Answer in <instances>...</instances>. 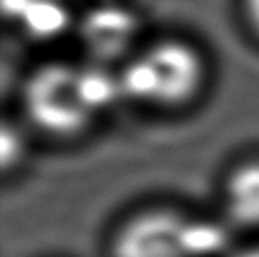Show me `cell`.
I'll return each mask as SVG.
<instances>
[{
    "label": "cell",
    "instance_id": "obj_1",
    "mask_svg": "<svg viewBox=\"0 0 259 257\" xmlns=\"http://www.w3.org/2000/svg\"><path fill=\"white\" fill-rule=\"evenodd\" d=\"M99 74L72 63L51 61L23 79L21 112L30 127L51 140H76L87 135L104 110Z\"/></svg>",
    "mask_w": 259,
    "mask_h": 257
},
{
    "label": "cell",
    "instance_id": "obj_2",
    "mask_svg": "<svg viewBox=\"0 0 259 257\" xmlns=\"http://www.w3.org/2000/svg\"><path fill=\"white\" fill-rule=\"evenodd\" d=\"M210 68L199 46L184 38H159L125 59L117 74L123 99L155 112L193 106L208 85Z\"/></svg>",
    "mask_w": 259,
    "mask_h": 257
},
{
    "label": "cell",
    "instance_id": "obj_3",
    "mask_svg": "<svg viewBox=\"0 0 259 257\" xmlns=\"http://www.w3.org/2000/svg\"><path fill=\"white\" fill-rule=\"evenodd\" d=\"M110 257H206L212 253V225L182 208H138L114 229Z\"/></svg>",
    "mask_w": 259,
    "mask_h": 257
},
{
    "label": "cell",
    "instance_id": "obj_4",
    "mask_svg": "<svg viewBox=\"0 0 259 257\" xmlns=\"http://www.w3.org/2000/svg\"><path fill=\"white\" fill-rule=\"evenodd\" d=\"M222 214L233 229L259 231V153L240 157L222 180Z\"/></svg>",
    "mask_w": 259,
    "mask_h": 257
},
{
    "label": "cell",
    "instance_id": "obj_5",
    "mask_svg": "<svg viewBox=\"0 0 259 257\" xmlns=\"http://www.w3.org/2000/svg\"><path fill=\"white\" fill-rule=\"evenodd\" d=\"M27 153L25 136L19 128L12 127L8 121H4L2 127V170L4 174H10L23 163Z\"/></svg>",
    "mask_w": 259,
    "mask_h": 257
},
{
    "label": "cell",
    "instance_id": "obj_6",
    "mask_svg": "<svg viewBox=\"0 0 259 257\" xmlns=\"http://www.w3.org/2000/svg\"><path fill=\"white\" fill-rule=\"evenodd\" d=\"M242 12H244L246 23L259 38V0H242Z\"/></svg>",
    "mask_w": 259,
    "mask_h": 257
},
{
    "label": "cell",
    "instance_id": "obj_7",
    "mask_svg": "<svg viewBox=\"0 0 259 257\" xmlns=\"http://www.w3.org/2000/svg\"><path fill=\"white\" fill-rule=\"evenodd\" d=\"M237 257H259V248L250 250V251H244V253H240V255H237Z\"/></svg>",
    "mask_w": 259,
    "mask_h": 257
}]
</instances>
